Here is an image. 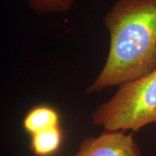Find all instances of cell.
Wrapping results in <instances>:
<instances>
[{
  "label": "cell",
  "mask_w": 156,
  "mask_h": 156,
  "mask_svg": "<svg viewBox=\"0 0 156 156\" xmlns=\"http://www.w3.org/2000/svg\"><path fill=\"white\" fill-rule=\"evenodd\" d=\"M103 22L108 52L87 93L120 86L156 68V0H115Z\"/></svg>",
  "instance_id": "obj_1"
},
{
  "label": "cell",
  "mask_w": 156,
  "mask_h": 156,
  "mask_svg": "<svg viewBox=\"0 0 156 156\" xmlns=\"http://www.w3.org/2000/svg\"><path fill=\"white\" fill-rule=\"evenodd\" d=\"M91 120L104 130L124 132L156 124V68L118 86L116 92L94 110Z\"/></svg>",
  "instance_id": "obj_2"
},
{
  "label": "cell",
  "mask_w": 156,
  "mask_h": 156,
  "mask_svg": "<svg viewBox=\"0 0 156 156\" xmlns=\"http://www.w3.org/2000/svg\"><path fill=\"white\" fill-rule=\"evenodd\" d=\"M74 156H140V150L132 133L104 130L84 140Z\"/></svg>",
  "instance_id": "obj_3"
},
{
  "label": "cell",
  "mask_w": 156,
  "mask_h": 156,
  "mask_svg": "<svg viewBox=\"0 0 156 156\" xmlns=\"http://www.w3.org/2000/svg\"><path fill=\"white\" fill-rule=\"evenodd\" d=\"M60 126V115L56 108L40 104L30 108L23 120V128L30 135Z\"/></svg>",
  "instance_id": "obj_4"
},
{
  "label": "cell",
  "mask_w": 156,
  "mask_h": 156,
  "mask_svg": "<svg viewBox=\"0 0 156 156\" xmlns=\"http://www.w3.org/2000/svg\"><path fill=\"white\" fill-rule=\"evenodd\" d=\"M30 147L37 156H50L60 148L62 134L59 127L49 128L30 135Z\"/></svg>",
  "instance_id": "obj_5"
},
{
  "label": "cell",
  "mask_w": 156,
  "mask_h": 156,
  "mask_svg": "<svg viewBox=\"0 0 156 156\" xmlns=\"http://www.w3.org/2000/svg\"><path fill=\"white\" fill-rule=\"evenodd\" d=\"M30 10L39 15L65 14L72 9L76 0H26Z\"/></svg>",
  "instance_id": "obj_6"
}]
</instances>
